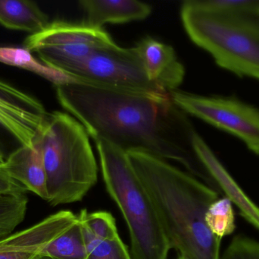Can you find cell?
<instances>
[{
    "mask_svg": "<svg viewBox=\"0 0 259 259\" xmlns=\"http://www.w3.org/2000/svg\"><path fill=\"white\" fill-rule=\"evenodd\" d=\"M66 76L103 88L169 94L149 79L134 47L124 48L115 42L93 52L84 60L68 70Z\"/></svg>",
    "mask_w": 259,
    "mask_h": 259,
    "instance_id": "7",
    "label": "cell"
},
{
    "mask_svg": "<svg viewBox=\"0 0 259 259\" xmlns=\"http://www.w3.org/2000/svg\"><path fill=\"white\" fill-rule=\"evenodd\" d=\"M83 231L87 248L86 259H132L127 246L120 237L113 240H100L93 237L83 227Z\"/></svg>",
    "mask_w": 259,
    "mask_h": 259,
    "instance_id": "20",
    "label": "cell"
},
{
    "mask_svg": "<svg viewBox=\"0 0 259 259\" xmlns=\"http://www.w3.org/2000/svg\"><path fill=\"white\" fill-rule=\"evenodd\" d=\"M153 204L170 249L187 259H220L222 240L205 223L219 194L188 172L146 152H127Z\"/></svg>",
    "mask_w": 259,
    "mask_h": 259,
    "instance_id": "2",
    "label": "cell"
},
{
    "mask_svg": "<svg viewBox=\"0 0 259 259\" xmlns=\"http://www.w3.org/2000/svg\"><path fill=\"white\" fill-rule=\"evenodd\" d=\"M5 161H6V158H5L4 155H3V152L0 150V167L3 166Z\"/></svg>",
    "mask_w": 259,
    "mask_h": 259,
    "instance_id": "25",
    "label": "cell"
},
{
    "mask_svg": "<svg viewBox=\"0 0 259 259\" xmlns=\"http://www.w3.org/2000/svg\"><path fill=\"white\" fill-rule=\"evenodd\" d=\"M33 259H57L53 258V257L48 256V255H42V254H39V255L35 256Z\"/></svg>",
    "mask_w": 259,
    "mask_h": 259,
    "instance_id": "24",
    "label": "cell"
},
{
    "mask_svg": "<svg viewBox=\"0 0 259 259\" xmlns=\"http://www.w3.org/2000/svg\"><path fill=\"white\" fill-rule=\"evenodd\" d=\"M56 88L62 107L95 141L103 140L126 153L137 151L176 161L213 188L193 147L197 132L170 93L122 91L78 81Z\"/></svg>",
    "mask_w": 259,
    "mask_h": 259,
    "instance_id": "1",
    "label": "cell"
},
{
    "mask_svg": "<svg viewBox=\"0 0 259 259\" xmlns=\"http://www.w3.org/2000/svg\"><path fill=\"white\" fill-rule=\"evenodd\" d=\"M79 4L86 13L83 24L94 28L109 23L140 21L152 12L149 5L137 0H82Z\"/></svg>",
    "mask_w": 259,
    "mask_h": 259,
    "instance_id": "14",
    "label": "cell"
},
{
    "mask_svg": "<svg viewBox=\"0 0 259 259\" xmlns=\"http://www.w3.org/2000/svg\"><path fill=\"white\" fill-rule=\"evenodd\" d=\"M195 152L208 173L213 186H217L240 215L259 231V207L242 190L229 172L224 167L203 138L196 133L193 138Z\"/></svg>",
    "mask_w": 259,
    "mask_h": 259,
    "instance_id": "12",
    "label": "cell"
},
{
    "mask_svg": "<svg viewBox=\"0 0 259 259\" xmlns=\"http://www.w3.org/2000/svg\"><path fill=\"white\" fill-rule=\"evenodd\" d=\"M134 49L153 83L168 93L181 85L185 68L171 46L148 36L137 42Z\"/></svg>",
    "mask_w": 259,
    "mask_h": 259,
    "instance_id": "11",
    "label": "cell"
},
{
    "mask_svg": "<svg viewBox=\"0 0 259 259\" xmlns=\"http://www.w3.org/2000/svg\"><path fill=\"white\" fill-rule=\"evenodd\" d=\"M34 144L44 159L47 202L53 206L80 202L97 183L98 167L89 135L74 117L49 114Z\"/></svg>",
    "mask_w": 259,
    "mask_h": 259,
    "instance_id": "4",
    "label": "cell"
},
{
    "mask_svg": "<svg viewBox=\"0 0 259 259\" xmlns=\"http://www.w3.org/2000/svg\"><path fill=\"white\" fill-rule=\"evenodd\" d=\"M40 254L57 259H86V243L79 218L69 229L47 245Z\"/></svg>",
    "mask_w": 259,
    "mask_h": 259,
    "instance_id": "17",
    "label": "cell"
},
{
    "mask_svg": "<svg viewBox=\"0 0 259 259\" xmlns=\"http://www.w3.org/2000/svg\"><path fill=\"white\" fill-rule=\"evenodd\" d=\"M78 220L70 211H61L36 225L0 240V259H33Z\"/></svg>",
    "mask_w": 259,
    "mask_h": 259,
    "instance_id": "10",
    "label": "cell"
},
{
    "mask_svg": "<svg viewBox=\"0 0 259 259\" xmlns=\"http://www.w3.org/2000/svg\"><path fill=\"white\" fill-rule=\"evenodd\" d=\"M48 114L37 99L0 80V130L20 146H34Z\"/></svg>",
    "mask_w": 259,
    "mask_h": 259,
    "instance_id": "9",
    "label": "cell"
},
{
    "mask_svg": "<svg viewBox=\"0 0 259 259\" xmlns=\"http://www.w3.org/2000/svg\"><path fill=\"white\" fill-rule=\"evenodd\" d=\"M177 106L243 141L259 155V109L232 97L202 96L184 91H170Z\"/></svg>",
    "mask_w": 259,
    "mask_h": 259,
    "instance_id": "8",
    "label": "cell"
},
{
    "mask_svg": "<svg viewBox=\"0 0 259 259\" xmlns=\"http://www.w3.org/2000/svg\"><path fill=\"white\" fill-rule=\"evenodd\" d=\"M27 202L25 194L0 195V240L13 234L24 220Z\"/></svg>",
    "mask_w": 259,
    "mask_h": 259,
    "instance_id": "19",
    "label": "cell"
},
{
    "mask_svg": "<svg viewBox=\"0 0 259 259\" xmlns=\"http://www.w3.org/2000/svg\"><path fill=\"white\" fill-rule=\"evenodd\" d=\"M0 62L6 65L23 68L38 75L47 80L59 85L74 82V79L63 73L50 68L38 61L30 52L25 48L12 47H0Z\"/></svg>",
    "mask_w": 259,
    "mask_h": 259,
    "instance_id": "16",
    "label": "cell"
},
{
    "mask_svg": "<svg viewBox=\"0 0 259 259\" xmlns=\"http://www.w3.org/2000/svg\"><path fill=\"white\" fill-rule=\"evenodd\" d=\"M49 24L47 14L34 2L0 0V24L6 28L33 34L44 30Z\"/></svg>",
    "mask_w": 259,
    "mask_h": 259,
    "instance_id": "15",
    "label": "cell"
},
{
    "mask_svg": "<svg viewBox=\"0 0 259 259\" xmlns=\"http://www.w3.org/2000/svg\"><path fill=\"white\" fill-rule=\"evenodd\" d=\"M3 168L26 190L47 201V173L37 144L19 146L6 158Z\"/></svg>",
    "mask_w": 259,
    "mask_h": 259,
    "instance_id": "13",
    "label": "cell"
},
{
    "mask_svg": "<svg viewBox=\"0 0 259 259\" xmlns=\"http://www.w3.org/2000/svg\"><path fill=\"white\" fill-rule=\"evenodd\" d=\"M77 216L84 229L97 240H113L119 237L115 218L107 211L89 213L83 209Z\"/></svg>",
    "mask_w": 259,
    "mask_h": 259,
    "instance_id": "21",
    "label": "cell"
},
{
    "mask_svg": "<svg viewBox=\"0 0 259 259\" xmlns=\"http://www.w3.org/2000/svg\"><path fill=\"white\" fill-rule=\"evenodd\" d=\"M205 223L214 237L222 240L236 230L234 205L228 199L219 198L210 205L205 214Z\"/></svg>",
    "mask_w": 259,
    "mask_h": 259,
    "instance_id": "18",
    "label": "cell"
},
{
    "mask_svg": "<svg viewBox=\"0 0 259 259\" xmlns=\"http://www.w3.org/2000/svg\"><path fill=\"white\" fill-rule=\"evenodd\" d=\"M27 191L21 184L10 177L3 168L0 167V195L26 194Z\"/></svg>",
    "mask_w": 259,
    "mask_h": 259,
    "instance_id": "23",
    "label": "cell"
},
{
    "mask_svg": "<svg viewBox=\"0 0 259 259\" xmlns=\"http://www.w3.org/2000/svg\"><path fill=\"white\" fill-rule=\"evenodd\" d=\"M114 43L102 28L63 21L50 22L47 27L24 41V48L36 53L41 62L66 76L97 49Z\"/></svg>",
    "mask_w": 259,
    "mask_h": 259,
    "instance_id": "6",
    "label": "cell"
},
{
    "mask_svg": "<svg viewBox=\"0 0 259 259\" xmlns=\"http://www.w3.org/2000/svg\"><path fill=\"white\" fill-rule=\"evenodd\" d=\"M106 190L128 228L134 259H167L170 248L146 189L127 154L103 140L96 141Z\"/></svg>",
    "mask_w": 259,
    "mask_h": 259,
    "instance_id": "5",
    "label": "cell"
},
{
    "mask_svg": "<svg viewBox=\"0 0 259 259\" xmlns=\"http://www.w3.org/2000/svg\"><path fill=\"white\" fill-rule=\"evenodd\" d=\"M176 259H187V258H185V257L184 256H183V255H178V258H177Z\"/></svg>",
    "mask_w": 259,
    "mask_h": 259,
    "instance_id": "26",
    "label": "cell"
},
{
    "mask_svg": "<svg viewBox=\"0 0 259 259\" xmlns=\"http://www.w3.org/2000/svg\"><path fill=\"white\" fill-rule=\"evenodd\" d=\"M220 259H259V242L246 236H237Z\"/></svg>",
    "mask_w": 259,
    "mask_h": 259,
    "instance_id": "22",
    "label": "cell"
},
{
    "mask_svg": "<svg viewBox=\"0 0 259 259\" xmlns=\"http://www.w3.org/2000/svg\"><path fill=\"white\" fill-rule=\"evenodd\" d=\"M181 17L190 40L219 67L259 81V0H187Z\"/></svg>",
    "mask_w": 259,
    "mask_h": 259,
    "instance_id": "3",
    "label": "cell"
}]
</instances>
